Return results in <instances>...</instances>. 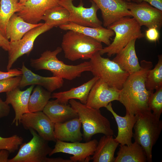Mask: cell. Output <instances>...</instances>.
<instances>
[{"label":"cell","mask_w":162,"mask_h":162,"mask_svg":"<svg viewBox=\"0 0 162 162\" xmlns=\"http://www.w3.org/2000/svg\"><path fill=\"white\" fill-rule=\"evenodd\" d=\"M140 65L139 71L129 75L120 90L119 95L118 101L124 106L126 113L133 115L150 110L148 100L153 92L148 90L145 85L146 74L152 68V63L143 60Z\"/></svg>","instance_id":"cell-1"},{"label":"cell","mask_w":162,"mask_h":162,"mask_svg":"<svg viewBox=\"0 0 162 162\" xmlns=\"http://www.w3.org/2000/svg\"><path fill=\"white\" fill-rule=\"evenodd\" d=\"M62 50L60 47L53 51L46 50L39 58L31 59L30 65L36 70H48L52 74L53 76L70 80L80 77L83 72L91 71L89 62H85L76 65H70L59 60L57 56Z\"/></svg>","instance_id":"cell-2"},{"label":"cell","mask_w":162,"mask_h":162,"mask_svg":"<svg viewBox=\"0 0 162 162\" xmlns=\"http://www.w3.org/2000/svg\"><path fill=\"white\" fill-rule=\"evenodd\" d=\"M134 127V141L144 150L147 161H152V149L158 139L162 129V121L151 110L135 115Z\"/></svg>","instance_id":"cell-3"},{"label":"cell","mask_w":162,"mask_h":162,"mask_svg":"<svg viewBox=\"0 0 162 162\" xmlns=\"http://www.w3.org/2000/svg\"><path fill=\"white\" fill-rule=\"evenodd\" d=\"M68 103L76 111L80 119L85 140H91L93 135L98 133L114 135L110 121L101 114L100 109L89 107L74 99L69 100Z\"/></svg>","instance_id":"cell-4"},{"label":"cell","mask_w":162,"mask_h":162,"mask_svg":"<svg viewBox=\"0 0 162 162\" xmlns=\"http://www.w3.org/2000/svg\"><path fill=\"white\" fill-rule=\"evenodd\" d=\"M61 46L65 58L71 61L90 59L103 48L101 42L72 30H68L63 35Z\"/></svg>","instance_id":"cell-5"},{"label":"cell","mask_w":162,"mask_h":162,"mask_svg":"<svg viewBox=\"0 0 162 162\" xmlns=\"http://www.w3.org/2000/svg\"><path fill=\"white\" fill-rule=\"evenodd\" d=\"M107 28L112 30L115 36L112 43L99 52L101 56L106 53L111 57L120 51L131 40L140 39L144 36L141 26L134 18L130 16L123 17Z\"/></svg>","instance_id":"cell-6"},{"label":"cell","mask_w":162,"mask_h":162,"mask_svg":"<svg viewBox=\"0 0 162 162\" xmlns=\"http://www.w3.org/2000/svg\"><path fill=\"white\" fill-rule=\"evenodd\" d=\"M91 70L94 76L98 77L109 86L121 90L130 74L122 69L112 60L101 56L99 52L90 59Z\"/></svg>","instance_id":"cell-7"},{"label":"cell","mask_w":162,"mask_h":162,"mask_svg":"<svg viewBox=\"0 0 162 162\" xmlns=\"http://www.w3.org/2000/svg\"><path fill=\"white\" fill-rule=\"evenodd\" d=\"M33 137L27 143H22L16 154L8 162H54V158L47 157L52 149L48 141L33 129L29 130Z\"/></svg>","instance_id":"cell-8"},{"label":"cell","mask_w":162,"mask_h":162,"mask_svg":"<svg viewBox=\"0 0 162 162\" xmlns=\"http://www.w3.org/2000/svg\"><path fill=\"white\" fill-rule=\"evenodd\" d=\"M74 0H59L58 4L67 9L70 13L69 22L85 26L99 27L102 26L103 22L98 18L97 12L99 9L95 3L92 0V4L89 8L83 6L81 2L77 6L73 3Z\"/></svg>","instance_id":"cell-9"},{"label":"cell","mask_w":162,"mask_h":162,"mask_svg":"<svg viewBox=\"0 0 162 162\" xmlns=\"http://www.w3.org/2000/svg\"><path fill=\"white\" fill-rule=\"evenodd\" d=\"M53 27L44 23L34 28L26 33L20 40L10 42L7 71L11 69L13 65L18 58L24 54L29 55L33 47L34 42L39 35L50 30Z\"/></svg>","instance_id":"cell-10"},{"label":"cell","mask_w":162,"mask_h":162,"mask_svg":"<svg viewBox=\"0 0 162 162\" xmlns=\"http://www.w3.org/2000/svg\"><path fill=\"white\" fill-rule=\"evenodd\" d=\"M98 142L95 139L85 143H70L56 140L54 148L49 155L50 156L56 153L62 152L73 155L70 158L73 162H88L90 160V156L94 152Z\"/></svg>","instance_id":"cell-11"},{"label":"cell","mask_w":162,"mask_h":162,"mask_svg":"<svg viewBox=\"0 0 162 162\" xmlns=\"http://www.w3.org/2000/svg\"><path fill=\"white\" fill-rule=\"evenodd\" d=\"M127 7L132 16L141 26L155 27L158 30L162 26V11L143 1L140 3L127 2Z\"/></svg>","instance_id":"cell-12"},{"label":"cell","mask_w":162,"mask_h":162,"mask_svg":"<svg viewBox=\"0 0 162 162\" xmlns=\"http://www.w3.org/2000/svg\"><path fill=\"white\" fill-rule=\"evenodd\" d=\"M26 130L33 129L48 141L56 142L54 134V124L43 111L28 112L23 114L20 120Z\"/></svg>","instance_id":"cell-13"},{"label":"cell","mask_w":162,"mask_h":162,"mask_svg":"<svg viewBox=\"0 0 162 162\" xmlns=\"http://www.w3.org/2000/svg\"><path fill=\"white\" fill-rule=\"evenodd\" d=\"M120 90L109 86L99 79L89 93L86 105L97 109L105 107L112 101L119 100Z\"/></svg>","instance_id":"cell-14"},{"label":"cell","mask_w":162,"mask_h":162,"mask_svg":"<svg viewBox=\"0 0 162 162\" xmlns=\"http://www.w3.org/2000/svg\"><path fill=\"white\" fill-rule=\"evenodd\" d=\"M101 11L103 24L105 27L126 16H132L127 7V2L123 0H91Z\"/></svg>","instance_id":"cell-15"},{"label":"cell","mask_w":162,"mask_h":162,"mask_svg":"<svg viewBox=\"0 0 162 162\" xmlns=\"http://www.w3.org/2000/svg\"><path fill=\"white\" fill-rule=\"evenodd\" d=\"M59 0H29L16 14L28 23L37 24L48 10L59 5Z\"/></svg>","instance_id":"cell-16"},{"label":"cell","mask_w":162,"mask_h":162,"mask_svg":"<svg viewBox=\"0 0 162 162\" xmlns=\"http://www.w3.org/2000/svg\"><path fill=\"white\" fill-rule=\"evenodd\" d=\"M34 85L31 86L24 91L21 90L18 87L6 92L5 101L11 104L15 112V117L12 122L16 126L20 124L22 115L29 112L28 110L29 98Z\"/></svg>","instance_id":"cell-17"},{"label":"cell","mask_w":162,"mask_h":162,"mask_svg":"<svg viewBox=\"0 0 162 162\" xmlns=\"http://www.w3.org/2000/svg\"><path fill=\"white\" fill-rule=\"evenodd\" d=\"M22 72V78L19 88H23L30 85H37L42 86L52 92L62 87L64 83L63 79L56 76L44 77L35 74L27 68L23 63L22 68H19Z\"/></svg>","instance_id":"cell-18"},{"label":"cell","mask_w":162,"mask_h":162,"mask_svg":"<svg viewBox=\"0 0 162 162\" xmlns=\"http://www.w3.org/2000/svg\"><path fill=\"white\" fill-rule=\"evenodd\" d=\"M105 108L112 114L117 125L118 133L115 140L120 145H130L132 143L133 130L136 120V116L127 113L124 116H119L114 110L111 102Z\"/></svg>","instance_id":"cell-19"},{"label":"cell","mask_w":162,"mask_h":162,"mask_svg":"<svg viewBox=\"0 0 162 162\" xmlns=\"http://www.w3.org/2000/svg\"><path fill=\"white\" fill-rule=\"evenodd\" d=\"M81 125L79 117L64 122L54 124L55 138L56 140L62 141L80 142L83 139L81 131Z\"/></svg>","instance_id":"cell-20"},{"label":"cell","mask_w":162,"mask_h":162,"mask_svg":"<svg viewBox=\"0 0 162 162\" xmlns=\"http://www.w3.org/2000/svg\"><path fill=\"white\" fill-rule=\"evenodd\" d=\"M136 40L130 41L112 60L130 74L138 71L141 68L135 50Z\"/></svg>","instance_id":"cell-21"},{"label":"cell","mask_w":162,"mask_h":162,"mask_svg":"<svg viewBox=\"0 0 162 162\" xmlns=\"http://www.w3.org/2000/svg\"><path fill=\"white\" fill-rule=\"evenodd\" d=\"M54 123H63L78 117L75 110L70 105L49 100L43 111Z\"/></svg>","instance_id":"cell-22"},{"label":"cell","mask_w":162,"mask_h":162,"mask_svg":"<svg viewBox=\"0 0 162 162\" xmlns=\"http://www.w3.org/2000/svg\"><path fill=\"white\" fill-rule=\"evenodd\" d=\"M99 79L98 77L94 76L80 86L68 91L53 93L51 94V98H56L58 102L63 104H68L70 99H77L81 103L86 104L91 89Z\"/></svg>","instance_id":"cell-23"},{"label":"cell","mask_w":162,"mask_h":162,"mask_svg":"<svg viewBox=\"0 0 162 162\" xmlns=\"http://www.w3.org/2000/svg\"><path fill=\"white\" fill-rule=\"evenodd\" d=\"M59 27L64 30H72L82 33L103 43L107 46L110 44V39L115 35L112 30L102 26L99 27L85 26L70 22Z\"/></svg>","instance_id":"cell-24"},{"label":"cell","mask_w":162,"mask_h":162,"mask_svg":"<svg viewBox=\"0 0 162 162\" xmlns=\"http://www.w3.org/2000/svg\"><path fill=\"white\" fill-rule=\"evenodd\" d=\"M119 144L113 135H104L98 142L90 160L93 162H114L115 153Z\"/></svg>","instance_id":"cell-25"},{"label":"cell","mask_w":162,"mask_h":162,"mask_svg":"<svg viewBox=\"0 0 162 162\" xmlns=\"http://www.w3.org/2000/svg\"><path fill=\"white\" fill-rule=\"evenodd\" d=\"M44 24L40 23L33 24L28 23L16 13H14L10 17L7 24L6 38L10 40V42L18 40L31 29Z\"/></svg>","instance_id":"cell-26"},{"label":"cell","mask_w":162,"mask_h":162,"mask_svg":"<svg viewBox=\"0 0 162 162\" xmlns=\"http://www.w3.org/2000/svg\"><path fill=\"white\" fill-rule=\"evenodd\" d=\"M146 153L136 142L129 145H120L114 162H146Z\"/></svg>","instance_id":"cell-27"},{"label":"cell","mask_w":162,"mask_h":162,"mask_svg":"<svg viewBox=\"0 0 162 162\" xmlns=\"http://www.w3.org/2000/svg\"><path fill=\"white\" fill-rule=\"evenodd\" d=\"M23 6L18 0H0V32L5 38L6 26L9 19L14 14L20 11Z\"/></svg>","instance_id":"cell-28"},{"label":"cell","mask_w":162,"mask_h":162,"mask_svg":"<svg viewBox=\"0 0 162 162\" xmlns=\"http://www.w3.org/2000/svg\"><path fill=\"white\" fill-rule=\"evenodd\" d=\"M51 92L37 85L33 90L29 97L28 110L30 112L42 111L50 99L51 98Z\"/></svg>","instance_id":"cell-29"},{"label":"cell","mask_w":162,"mask_h":162,"mask_svg":"<svg viewBox=\"0 0 162 162\" xmlns=\"http://www.w3.org/2000/svg\"><path fill=\"white\" fill-rule=\"evenodd\" d=\"M70 13L64 7L59 5L47 11L42 18L45 23L57 27L69 22Z\"/></svg>","instance_id":"cell-30"},{"label":"cell","mask_w":162,"mask_h":162,"mask_svg":"<svg viewBox=\"0 0 162 162\" xmlns=\"http://www.w3.org/2000/svg\"><path fill=\"white\" fill-rule=\"evenodd\" d=\"M158 62L154 68L149 70L146 75L145 86L150 91H154L162 86V55H158Z\"/></svg>","instance_id":"cell-31"},{"label":"cell","mask_w":162,"mask_h":162,"mask_svg":"<svg viewBox=\"0 0 162 162\" xmlns=\"http://www.w3.org/2000/svg\"><path fill=\"white\" fill-rule=\"evenodd\" d=\"M152 92L148 100L149 109L152 113L160 118L162 112V86Z\"/></svg>","instance_id":"cell-32"},{"label":"cell","mask_w":162,"mask_h":162,"mask_svg":"<svg viewBox=\"0 0 162 162\" xmlns=\"http://www.w3.org/2000/svg\"><path fill=\"white\" fill-rule=\"evenodd\" d=\"M23 140L22 137L17 135L8 137L0 136V150H7L10 153H13L18 149Z\"/></svg>","instance_id":"cell-33"},{"label":"cell","mask_w":162,"mask_h":162,"mask_svg":"<svg viewBox=\"0 0 162 162\" xmlns=\"http://www.w3.org/2000/svg\"><path fill=\"white\" fill-rule=\"evenodd\" d=\"M22 76L12 77L0 80V93L7 92L18 87Z\"/></svg>","instance_id":"cell-34"},{"label":"cell","mask_w":162,"mask_h":162,"mask_svg":"<svg viewBox=\"0 0 162 162\" xmlns=\"http://www.w3.org/2000/svg\"><path fill=\"white\" fill-rule=\"evenodd\" d=\"M22 73L19 69H10L7 72H4L0 70V80L12 77L22 76Z\"/></svg>","instance_id":"cell-35"},{"label":"cell","mask_w":162,"mask_h":162,"mask_svg":"<svg viewBox=\"0 0 162 162\" xmlns=\"http://www.w3.org/2000/svg\"><path fill=\"white\" fill-rule=\"evenodd\" d=\"M145 35L147 39L151 42H156L159 38L158 30L155 27L148 28L146 31Z\"/></svg>","instance_id":"cell-36"},{"label":"cell","mask_w":162,"mask_h":162,"mask_svg":"<svg viewBox=\"0 0 162 162\" xmlns=\"http://www.w3.org/2000/svg\"><path fill=\"white\" fill-rule=\"evenodd\" d=\"M10 112V107L0 98V118L8 116Z\"/></svg>","instance_id":"cell-37"},{"label":"cell","mask_w":162,"mask_h":162,"mask_svg":"<svg viewBox=\"0 0 162 162\" xmlns=\"http://www.w3.org/2000/svg\"><path fill=\"white\" fill-rule=\"evenodd\" d=\"M131 1L136 3L145 2L154 8L162 11V0H131Z\"/></svg>","instance_id":"cell-38"},{"label":"cell","mask_w":162,"mask_h":162,"mask_svg":"<svg viewBox=\"0 0 162 162\" xmlns=\"http://www.w3.org/2000/svg\"><path fill=\"white\" fill-rule=\"evenodd\" d=\"M0 46L5 51L10 49V41L0 32Z\"/></svg>","instance_id":"cell-39"},{"label":"cell","mask_w":162,"mask_h":162,"mask_svg":"<svg viewBox=\"0 0 162 162\" xmlns=\"http://www.w3.org/2000/svg\"><path fill=\"white\" fill-rule=\"evenodd\" d=\"M10 153L7 150H0V162H8Z\"/></svg>","instance_id":"cell-40"},{"label":"cell","mask_w":162,"mask_h":162,"mask_svg":"<svg viewBox=\"0 0 162 162\" xmlns=\"http://www.w3.org/2000/svg\"><path fill=\"white\" fill-rule=\"evenodd\" d=\"M21 4L23 5L24 4L29 0H18Z\"/></svg>","instance_id":"cell-41"},{"label":"cell","mask_w":162,"mask_h":162,"mask_svg":"<svg viewBox=\"0 0 162 162\" xmlns=\"http://www.w3.org/2000/svg\"><path fill=\"white\" fill-rule=\"evenodd\" d=\"M123 0L127 2H130L131 1V0Z\"/></svg>","instance_id":"cell-42"},{"label":"cell","mask_w":162,"mask_h":162,"mask_svg":"<svg viewBox=\"0 0 162 162\" xmlns=\"http://www.w3.org/2000/svg\"></svg>","instance_id":"cell-43"}]
</instances>
